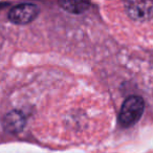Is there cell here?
<instances>
[{"label":"cell","mask_w":153,"mask_h":153,"mask_svg":"<svg viewBox=\"0 0 153 153\" xmlns=\"http://www.w3.org/2000/svg\"><path fill=\"white\" fill-rule=\"evenodd\" d=\"M145 103L140 97L131 96L124 101L119 115V122L123 127H131L140 121L144 113Z\"/></svg>","instance_id":"cell-1"},{"label":"cell","mask_w":153,"mask_h":153,"mask_svg":"<svg viewBox=\"0 0 153 153\" xmlns=\"http://www.w3.org/2000/svg\"><path fill=\"white\" fill-rule=\"evenodd\" d=\"M126 12L136 21L149 20L153 18V0H130L126 4Z\"/></svg>","instance_id":"cell-2"},{"label":"cell","mask_w":153,"mask_h":153,"mask_svg":"<svg viewBox=\"0 0 153 153\" xmlns=\"http://www.w3.org/2000/svg\"><path fill=\"white\" fill-rule=\"evenodd\" d=\"M39 7L33 3H22L14 7L9 13V19L15 24H27L37 18Z\"/></svg>","instance_id":"cell-3"},{"label":"cell","mask_w":153,"mask_h":153,"mask_svg":"<svg viewBox=\"0 0 153 153\" xmlns=\"http://www.w3.org/2000/svg\"><path fill=\"white\" fill-rule=\"evenodd\" d=\"M2 125L5 131L10 133H19L25 126V117L21 111L12 110L4 115Z\"/></svg>","instance_id":"cell-4"},{"label":"cell","mask_w":153,"mask_h":153,"mask_svg":"<svg viewBox=\"0 0 153 153\" xmlns=\"http://www.w3.org/2000/svg\"><path fill=\"white\" fill-rule=\"evenodd\" d=\"M63 10L71 14H82L89 9V0H60Z\"/></svg>","instance_id":"cell-5"}]
</instances>
